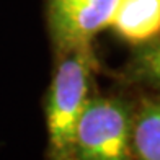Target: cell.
<instances>
[{"mask_svg": "<svg viewBox=\"0 0 160 160\" xmlns=\"http://www.w3.org/2000/svg\"><path fill=\"white\" fill-rule=\"evenodd\" d=\"M97 59L92 48L57 54V64L44 101L48 154L51 160H72L78 119L92 97Z\"/></svg>", "mask_w": 160, "mask_h": 160, "instance_id": "obj_1", "label": "cell"}, {"mask_svg": "<svg viewBox=\"0 0 160 160\" xmlns=\"http://www.w3.org/2000/svg\"><path fill=\"white\" fill-rule=\"evenodd\" d=\"M132 111L122 98L90 97L75 129L72 160H132Z\"/></svg>", "mask_w": 160, "mask_h": 160, "instance_id": "obj_2", "label": "cell"}, {"mask_svg": "<svg viewBox=\"0 0 160 160\" xmlns=\"http://www.w3.org/2000/svg\"><path fill=\"white\" fill-rule=\"evenodd\" d=\"M119 0H48L46 17L56 54L92 48L95 36L110 28Z\"/></svg>", "mask_w": 160, "mask_h": 160, "instance_id": "obj_3", "label": "cell"}, {"mask_svg": "<svg viewBox=\"0 0 160 160\" xmlns=\"http://www.w3.org/2000/svg\"><path fill=\"white\" fill-rule=\"evenodd\" d=\"M110 28L134 46L160 38V0H119Z\"/></svg>", "mask_w": 160, "mask_h": 160, "instance_id": "obj_4", "label": "cell"}, {"mask_svg": "<svg viewBox=\"0 0 160 160\" xmlns=\"http://www.w3.org/2000/svg\"><path fill=\"white\" fill-rule=\"evenodd\" d=\"M131 145L132 160H160V95L134 108Z\"/></svg>", "mask_w": 160, "mask_h": 160, "instance_id": "obj_5", "label": "cell"}, {"mask_svg": "<svg viewBox=\"0 0 160 160\" xmlns=\"http://www.w3.org/2000/svg\"><path fill=\"white\" fill-rule=\"evenodd\" d=\"M126 80L160 90V38L136 46L124 69Z\"/></svg>", "mask_w": 160, "mask_h": 160, "instance_id": "obj_6", "label": "cell"}]
</instances>
